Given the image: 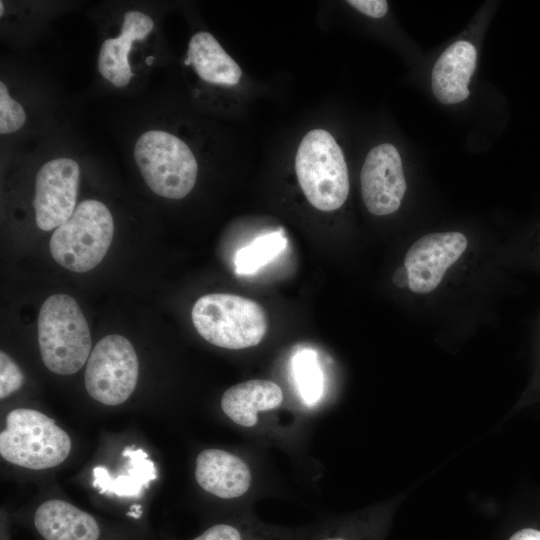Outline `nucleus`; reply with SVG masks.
<instances>
[{
  "label": "nucleus",
  "instance_id": "obj_1",
  "mask_svg": "<svg viewBox=\"0 0 540 540\" xmlns=\"http://www.w3.org/2000/svg\"><path fill=\"white\" fill-rule=\"evenodd\" d=\"M38 343L44 365L53 373L79 371L91 351L87 321L76 300L54 294L42 304L38 315Z\"/></svg>",
  "mask_w": 540,
  "mask_h": 540
},
{
  "label": "nucleus",
  "instance_id": "obj_2",
  "mask_svg": "<svg viewBox=\"0 0 540 540\" xmlns=\"http://www.w3.org/2000/svg\"><path fill=\"white\" fill-rule=\"evenodd\" d=\"M192 322L202 338L225 349L256 346L267 331L263 308L234 294L213 293L200 297L191 311Z\"/></svg>",
  "mask_w": 540,
  "mask_h": 540
},
{
  "label": "nucleus",
  "instance_id": "obj_3",
  "mask_svg": "<svg viewBox=\"0 0 540 540\" xmlns=\"http://www.w3.org/2000/svg\"><path fill=\"white\" fill-rule=\"evenodd\" d=\"M295 171L306 199L321 211L336 210L349 193L348 168L340 146L323 129L309 131L295 157Z\"/></svg>",
  "mask_w": 540,
  "mask_h": 540
},
{
  "label": "nucleus",
  "instance_id": "obj_4",
  "mask_svg": "<svg viewBox=\"0 0 540 540\" xmlns=\"http://www.w3.org/2000/svg\"><path fill=\"white\" fill-rule=\"evenodd\" d=\"M133 157L147 186L157 195L182 199L193 189L198 164L190 147L176 135L150 129L136 140Z\"/></svg>",
  "mask_w": 540,
  "mask_h": 540
},
{
  "label": "nucleus",
  "instance_id": "obj_5",
  "mask_svg": "<svg viewBox=\"0 0 540 540\" xmlns=\"http://www.w3.org/2000/svg\"><path fill=\"white\" fill-rule=\"evenodd\" d=\"M114 234V220L108 207L96 199L77 204L71 217L57 227L50 239L54 260L73 272L95 268L106 255Z\"/></svg>",
  "mask_w": 540,
  "mask_h": 540
},
{
  "label": "nucleus",
  "instance_id": "obj_6",
  "mask_svg": "<svg viewBox=\"0 0 540 540\" xmlns=\"http://www.w3.org/2000/svg\"><path fill=\"white\" fill-rule=\"evenodd\" d=\"M71 450L68 434L45 414L27 408L10 411L0 434V454L8 462L33 470L62 463Z\"/></svg>",
  "mask_w": 540,
  "mask_h": 540
},
{
  "label": "nucleus",
  "instance_id": "obj_7",
  "mask_svg": "<svg viewBox=\"0 0 540 540\" xmlns=\"http://www.w3.org/2000/svg\"><path fill=\"white\" fill-rule=\"evenodd\" d=\"M138 373V358L130 341L118 334L107 335L90 353L85 388L94 400L119 405L133 393Z\"/></svg>",
  "mask_w": 540,
  "mask_h": 540
},
{
  "label": "nucleus",
  "instance_id": "obj_8",
  "mask_svg": "<svg viewBox=\"0 0 540 540\" xmlns=\"http://www.w3.org/2000/svg\"><path fill=\"white\" fill-rule=\"evenodd\" d=\"M80 167L69 157L46 161L35 178L33 206L39 229L50 231L65 223L75 211Z\"/></svg>",
  "mask_w": 540,
  "mask_h": 540
},
{
  "label": "nucleus",
  "instance_id": "obj_9",
  "mask_svg": "<svg viewBox=\"0 0 540 540\" xmlns=\"http://www.w3.org/2000/svg\"><path fill=\"white\" fill-rule=\"evenodd\" d=\"M361 193L366 208L374 215H388L401 204L406 181L398 150L389 143L372 148L364 161Z\"/></svg>",
  "mask_w": 540,
  "mask_h": 540
},
{
  "label": "nucleus",
  "instance_id": "obj_10",
  "mask_svg": "<svg viewBox=\"0 0 540 540\" xmlns=\"http://www.w3.org/2000/svg\"><path fill=\"white\" fill-rule=\"evenodd\" d=\"M466 247L467 239L459 232L431 233L421 237L405 255L408 287L416 293L433 291Z\"/></svg>",
  "mask_w": 540,
  "mask_h": 540
},
{
  "label": "nucleus",
  "instance_id": "obj_11",
  "mask_svg": "<svg viewBox=\"0 0 540 540\" xmlns=\"http://www.w3.org/2000/svg\"><path fill=\"white\" fill-rule=\"evenodd\" d=\"M154 29V20L139 10L124 14L120 33L107 38L98 53V71L113 86H127L133 76L129 54L134 42L144 40Z\"/></svg>",
  "mask_w": 540,
  "mask_h": 540
},
{
  "label": "nucleus",
  "instance_id": "obj_12",
  "mask_svg": "<svg viewBox=\"0 0 540 540\" xmlns=\"http://www.w3.org/2000/svg\"><path fill=\"white\" fill-rule=\"evenodd\" d=\"M195 478L205 491L223 499L244 495L251 484L247 464L221 449H205L198 454Z\"/></svg>",
  "mask_w": 540,
  "mask_h": 540
},
{
  "label": "nucleus",
  "instance_id": "obj_13",
  "mask_svg": "<svg viewBox=\"0 0 540 540\" xmlns=\"http://www.w3.org/2000/svg\"><path fill=\"white\" fill-rule=\"evenodd\" d=\"M477 63L473 44L458 41L450 45L438 58L431 73L432 91L442 104L464 101L469 96L468 84Z\"/></svg>",
  "mask_w": 540,
  "mask_h": 540
},
{
  "label": "nucleus",
  "instance_id": "obj_14",
  "mask_svg": "<svg viewBox=\"0 0 540 540\" xmlns=\"http://www.w3.org/2000/svg\"><path fill=\"white\" fill-rule=\"evenodd\" d=\"M34 524L46 540H98L100 529L88 513L62 500H48L36 510Z\"/></svg>",
  "mask_w": 540,
  "mask_h": 540
},
{
  "label": "nucleus",
  "instance_id": "obj_15",
  "mask_svg": "<svg viewBox=\"0 0 540 540\" xmlns=\"http://www.w3.org/2000/svg\"><path fill=\"white\" fill-rule=\"evenodd\" d=\"M282 400L283 392L275 382L253 379L228 388L222 395L221 408L236 424L252 427L259 411L277 408Z\"/></svg>",
  "mask_w": 540,
  "mask_h": 540
},
{
  "label": "nucleus",
  "instance_id": "obj_16",
  "mask_svg": "<svg viewBox=\"0 0 540 540\" xmlns=\"http://www.w3.org/2000/svg\"><path fill=\"white\" fill-rule=\"evenodd\" d=\"M187 64L207 83L236 85L242 76L240 66L209 32L195 33L188 44Z\"/></svg>",
  "mask_w": 540,
  "mask_h": 540
},
{
  "label": "nucleus",
  "instance_id": "obj_17",
  "mask_svg": "<svg viewBox=\"0 0 540 540\" xmlns=\"http://www.w3.org/2000/svg\"><path fill=\"white\" fill-rule=\"evenodd\" d=\"M123 456L128 458V462L116 477L111 476L104 466L94 467L93 486L98 488L100 493L138 498L149 483L156 479L155 465L142 449L128 446L124 449Z\"/></svg>",
  "mask_w": 540,
  "mask_h": 540
},
{
  "label": "nucleus",
  "instance_id": "obj_18",
  "mask_svg": "<svg viewBox=\"0 0 540 540\" xmlns=\"http://www.w3.org/2000/svg\"><path fill=\"white\" fill-rule=\"evenodd\" d=\"M286 245L285 236L279 232L257 237L237 251L234 259L236 274L255 273L276 258L286 248Z\"/></svg>",
  "mask_w": 540,
  "mask_h": 540
},
{
  "label": "nucleus",
  "instance_id": "obj_19",
  "mask_svg": "<svg viewBox=\"0 0 540 540\" xmlns=\"http://www.w3.org/2000/svg\"><path fill=\"white\" fill-rule=\"evenodd\" d=\"M292 370L296 385L307 405L317 403L323 394V374L314 350L298 351L292 359Z\"/></svg>",
  "mask_w": 540,
  "mask_h": 540
},
{
  "label": "nucleus",
  "instance_id": "obj_20",
  "mask_svg": "<svg viewBox=\"0 0 540 540\" xmlns=\"http://www.w3.org/2000/svg\"><path fill=\"white\" fill-rule=\"evenodd\" d=\"M27 119L23 106L11 95L6 84L0 82V133L2 135L19 131Z\"/></svg>",
  "mask_w": 540,
  "mask_h": 540
},
{
  "label": "nucleus",
  "instance_id": "obj_21",
  "mask_svg": "<svg viewBox=\"0 0 540 540\" xmlns=\"http://www.w3.org/2000/svg\"><path fill=\"white\" fill-rule=\"evenodd\" d=\"M23 374L18 365L3 351L0 352V398L4 399L18 390Z\"/></svg>",
  "mask_w": 540,
  "mask_h": 540
},
{
  "label": "nucleus",
  "instance_id": "obj_22",
  "mask_svg": "<svg viewBox=\"0 0 540 540\" xmlns=\"http://www.w3.org/2000/svg\"><path fill=\"white\" fill-rule=\"evenodd\" d=\"M193 540H245V536L235 526L217 524L208 528Z\"/></svg>",
  "mask_w": 540,
  "mask_h": 540
},
{
  "label": "nucleus",
  "instance_id": "obj_23",
  "mask_svg": "<svg viewBox=\"0 0 540 540\" xmlns=\"http://www.w3.org/2000/svg\"><path fill=\"white\" fill-rule=\"evenodd\" d=\"M347 3L371 18H381L388 11V3L385 0H349Z\"/></svg>",
  "mask_w": 540,
  "mask_h": 540
},
{
  "label": "nucleus",
  "instance_id": "obj_24",
  "mask_svg": "<svg viewBox=\"0 0 540 540\" xmlns=\"http://www.w3.org/2000/svg\"><path fill=\"white\" fill-rule=\"evenodd\" d=\"M509 540H540V531L533 528H524L515 532Z\"/></svg>",
  "mask_w": 540,
  "mask_h": 540
},
{
  "label": "nucleus",
  "instance_id": "obj_25",
  "mask_svg": "<svg viewBox=\"0 0 540 540\" xmlns=\"http://www.w3.org/2000/svg\"><path fill=\"white\" fill-rule=\"evenodd\" d=\"M392 279L394 284L400 288L409 286V276L404 266L399 267L394 271Z\"/></svg>",
  "mask_w": 540,
  "mask_h": 540
},
{
  "label": "nucleus",
  "instance_id": "obj_26",
  "mask_svg": "<svg viewBox=\"0 0 540 540\" xmlns=\"http://www.w3.org/2000/svg\"><path fill=\"white\" fill-rule=\"evenodd\" d=\"M142 506L140 504H135L130 507V511L127 512L128 516H132L133 518H140L142 514Z\"/></svg>",
  "mask_w": 540,
  "mask_h": 540
}]
</instances>
